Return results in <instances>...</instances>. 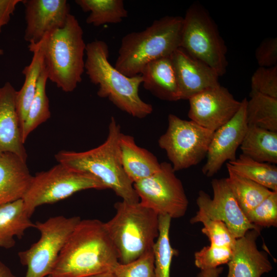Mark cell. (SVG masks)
Returning <instances> with one entry per match:
<instances>
[{"label":"cell","mask_w":277,"mask_h":277,"mask_svg":"<svg viewBox=\"0 0 277 277\" xmlns=\"http://www.w3.org/2000/svg\"><path fill=\"white\" fill-rule=\"evenodd\" d=\"M233 248L208 245L194 253V264L201 270L213 269L227 264L231 260Z\"/></svg>","instance_id":"obj_33"},{"label":"cell","mask_w":277,"mask_h":277,"mask_svg":"<svg viewBox=\"0 0 277 277\" xmlns=\"http://www.w3.org/2000/svg\"><path fill=\"white\" fill-rule=\"evenodd\" d=\"M171 164L161 163L160 170L152 175L133 183L139 202L158 214L171 219L183 216L189 201L181 180Z\"/></svg>","instance_id":"obj_11"},{"label":"cell","mask_w":277,"mask_h":277,"mask_svg":"<svg viewBox=\"0 0 277 277\" xmlns=\"http://www.w3.org/2000/svg\"><path fill=\"white\" fill-rule=\"evenodd\" d=\"M247 99L241 101V106L234 116L214 132L207 153V161L203 173L211 177L216 173L226 162L234 161L236 152L241 146L248 124L246 118Z\"/></svg>","instance_id":"obj_14"},{"label":"cell","mask_w":277,"mask_h":277,"mask_svg":"<svg viewBox=\"0 0 277 277\" xmlns=\"http://www.w3.org/2000/svg\"><path fill=\"white\" fill-rule=\"evenodd\" d=\"M26 162L12 153L0 155V206L23 199L33 177Z\"/></svg>","instance_id":"obj_19"},{"label":"cell","mask_w":277,"mask_h":277,"mask_svg":"<svg viewBox=\"0 0 277 277\" xmlns=\"http://www.w3.org/2000/svg\"><path fill=\"white\" fill-rule=\"evenodd\" d=\"M183 25V17L165 16L142 31L127 34L114 67L127 76H134L150 62L170 56L181 46Z\"/></svg>","instance_id":"obj_4"},{"label":"cell","mask_w":277,"mask_h":277,"mask_svg":"<svg viewBox=\"0 0 277 277\" xmlns=\"http://www.w3.org/2000/svg\"><path fill=\"white\" fill-rule=\"evenodd\" d=\"M25 7L24 39L30 45L40 42L44 37L65 25L70 14L66 0H23Z\"/></svg>","instance_id":"obj_15"},{"label":"cell","mask_w":277,"mask_h":277,"mask_svg":"<svg viewBox=\"0 0 277 277\" xmlns=\"http://www.w3.org/2000/svg\"><path fill=\"white\" fill-rule=\"evenodd\" d=\"M88 277H115L112 272H107L96 274Z\"/></svg>","instance_id":"obj_40"},{"label":"cell","mask_w":277,"mask_h":277,"mask_svg":"<svg viewBox=\"0 0 277 277\" xmlns=\"http://www.w3.org/2000/svg\"><path fill=\"white\" fill-rule=\"evenodd\" d=\"M141 75L145 89L155 97L170 102L180 100L171 55L150 62L145 66Z\"/></svg>","instance_id":"obj_20"},{"label":"cell","mask_w":277,"mask_h":277,"mask_svg":"<svg viewBox=\"0 0 277 277\" xmlns=\"http://www.w3.org/2000/svg\"><path fill=\"white\" fill-rule=\"evenodd\" d=\"M22 0H0V33L2 28L9 22L17 5Z\"/></svg>","instance_id":"obj_37"},{"label":"cell","mask_w":277,"mask_h":277,"mask_svg":"<svg viewBox=\"0 0 277 277\" xmlns=\"http://www.w3.org/2000/svg\"><path fill=\"white\" fill-rule=\"evenodd\" d=\"M115 215L105 223L121 263L130 262L152 250L159 235V215L140 202L114 204Z\"/></svg>","instance_id":"obj_6"},{"label":"cell","mask_w":277,"mask_h":277,"mask_svg":"<svg viewBox=\"0 0 277 277\" xmlns=\"http://www.w3.org/2000/svg\"><path fill=\"white\" fill-rule=\"evenodd\" d=\"M240 147L242 154L254 160L277 163V132L248 125Z\"/></svg>","instance_id":"obj_24"},{"label":"cell","mask_w":277,"mask_h":277,"mask_svg":"<svg viewBox=\"0 0 277 277\" xmlns=\"http://www.w3.org/2000/svg\"><path fill=\"white\" fill-rule=\"evenodd\" d=\"M4 54V51L0 48V56L3 55Z\"/></svg>","instance_id":"obj_41"},{"label":"cell","mask_w":277,"mask_h":277,"mask_svg":"<svg viewBox=\"0 0 277 277\" xmlns=\"http://www.w3.org/2000/svg\"><path fill=\"white\" fill-rule=\"evenodd\" d=\"M171 221L168 215H159V235L153 247L154 277H170L172 258L177 253L170 242Z\"/></svg>","instance_id":"obj_30"},{"label":"cell","mask_w":277,"mask_h":277,"mask_svg":"<svg viewBox=\"0 0 277 277\" xmlns=\"http://www.w3.org/2000/svg\"><path fill=\"white\" fill-rule=\"evenodd\" d=\"M168 128L158 144L164 149L175 171L200 163L207 155L214 132L193 121L170 114Z\"/></svg>","instance_id":"obj_10"},{"label":"cell","mask_w":277,"mask_h":277,"mask_svg":"<svg viewBox=\"0 0 277 277\" xmlns=\"http://www.w3.org/2000/svg\"><path fill=\"white\" fill-rule=\"evenodd\" d=\"M180 100H189L208 88L217 86L219 76L209 66L192 57L181 47L171 55Z\"/></svg>","instance_id":"obj_16"},{"label":"cell","mask_w":277,"mask_h":277,"mask_svg":"<svg viewBox=\"0 0 277 277\" xmlns=\"http://www.w3.org/2000/svg\"><path fill=\"white\" fill-rule=\"evenodd\" d=\"M89 189L107 188L92 174L58 163L49 170L38 172L33 176L22 200L25 211L31 217L38 206L57 202L76 192Z\"/></svg>","instance_id":"obj_8"},{"label":"cell","mask_w":277,"mask_h":277,"mask_svg":"<svg viewBox=\"0 0 277 277\" xmlns=\"http://www.w3.org/2000/svg\"><path fill=\"white\" fill-rule=\"evenodd\" d=\"M44 64L48 80L65 92L82 81L86 44L78 20L69 14L63 27L43 38Z\"/></svg>","instance_id":"obj_5"},{"label":"cell","mask_w":277,"mask_h":277,"mask_svg":"<svg viewBox=\"0 0 277 277\" xmlns=\"http://www.w3.org/2000/svg\"><path fill=\"white\" fill-rule=\"evenodd\" d=\"M180 47L219 76L226 73L227 47L214 21L198 3L190 6L183 17Z\"/></svg>","instance_id":"obj_7"},{"label":"cell","mask_w":277,"mask_h":277,"mask_svg":"<svg viewBox=\"0 0 277 277\" xmlns=\"http://www.w3.org/2000/svg\"><path fill=\"white\" fill-rule=\"evenodd\" d=\"M190 222L191 224L202 223L203 224L201 231L209 239L210 245L234 248L236 239L224 222L210 220L200 211L196 212Z\"/></svg>","instance_id":"obj_31"},{"label":"cell","mask_w":277,"mask_h":277,"mask_svg":"<svg viewBox=\"0 0 277 277\" xmlns=\"http://www.w3.org/2000/svg\"><path fill=\"white\" fill-rule=\"evenodd\" d=\"M48 277H51L50 275H48Z\"/></svg>","instance_id":"obj_42"},{"label":"cell","mask_w":277,"mask_h":277,"mask_svg":"<svg viewBox=\"0 0 277 277\" xmlns=\"http://www.w3.org/2000/svg\"><path fill=\"white\" fill-rule=\"evenodd\" d=\"M246 105L248 125L277 132V98L253 91Z\"/></svg>","instance_id":"obj_26"},{"label":"cell","mask_w":277,"mask_h":277,"mask_svg":"<svg viewBox=\"0 0 277 277\" xmlns=\"http://www.w3.org/2000/svg\"><path fill=\"white\" fill-rule=\"evenodd\" d=\"M188 101L190 120L213 132L229 122L241 105V101L235 99L220 84L203 91Z\"/></svg>","instance_id":"obj_13"},{"label":"cell","mask_w":277,"mask_h":277,"mask_svg":"<svg viewBox=\"0 0 277 277\" xmlns=\"http://www.w3.org/2000/svg\"><path fill=\"white\" fill-rule=\"evenodd\" d=\"M25 210L22 199L0 206V247L9 249L14 246L15 237L21 238L25 231L34 227Z\"/></svg>","instance_id":"obj_23"},{"label":"cell","mask_w":277,"mask_h":277,"mask_svg":"<svg viewBox=\"0 0 277 277\" xmlns=\"http://www.w3.org/2000/svg\"><path fill=\"white\" fill-rule=\"evenodd\" d=\"M0 277H16L10 269L1 260Z\"/></svg>","instance_id":"obj_39"},{"label":"cell","mask_w":277,"mask_h":277,"mask_svg":"<svg viewBox=\"0 0 277 277\" xmlns=\"http://www.w3.org/2000/svg\"><path fill=\"white\" fill-rule=\"evenodd\" d=\"M85 70L91 82L98 86L97 95L107 98L121 110L134 117L143 118L150 114L153 107L139 96L142 84L141 74L127 76L109 62L106 43L95 40L86 44Z\"/></svg>","instance_id":"obj_3"},{"label":"cell","mask_w":277,"mask_h":277,"mask_svg":"<svg viewBox=\"0 0 277 277\" xmlns=\"http://www.w3.org/2000/svg\"><path fill=\"white\" fill-rule=\"evenodd\" d=\"M82 10L90 12L86 23L95 27L121 23L128 16L123 0H76Z\"/></svg>","instance_id":"obj_27"},{"label":"cell","mask_w":277,"mask_h":277,"mask_svg":"<svg viewBox=\"0 0 277 277\" xmlns=\"http://www.w3.org/2000/svg\"><path fill=\"white\" fill-rule=\"evenodd\" d=\"M119 150L123 169L133 183L147 178L161 167L156 156L135 143L133 136L121 133Z\"/></svg>","instance_id":"obj_21"},{"label":"cell","mask_w":277,"mask_h":277,"mask_svg":"<svg viewBox=\"0 0 277 277\" xmlns=\"http://www.w3.org/2000/svg\"><path fill=\"white\" fill-rule=\"evenodd\" d=\"M250 223L262 229L277 226V191L272 193L245 214Z\"/></svg>","instance_id":"obj_32"},{"label":"cell","mask_w":277,"mask_h":277,"mask_svg":"<svg viewBox=\"0 0 277 277\" xmlns=\"http://www.w3.org/2000/svg\"><path fill=\"white\" fill-rule=\"evenodd\" d=\"M255 56L259 67L277 66V38L264 39L256 48Z\"/></svg>","instance_id":"obj_36"},{"label":"cell","mask_w":277,"mask_h":277,"mask_svg":"<svg viewBox=\"0 0 277 277\" xmlns=\"http://www.w3.org/2000/svg\"><path fill=\"white\" fill-rule=\"evenodd\" d=\"M223 270V268L221 267L213 269L202 270L195 277H219Z\"/></svg>","instance_id":"obj_38"},{"label":"cell","mask_w":277,"mask_h":277,"mask_svg":"<svg viewBox=\"0 0 277 277\" xmlns=\"http://www.w3.org/2000/svg\"><path fill=\"white\" fill-rule=\"evenodd\" d=\"M119 263L105 223L82 220L64 245L51 277H88L112 272Z\"/></svg>","instance_id":"obj_1"},{"label":"cell","mask_w":277,"mask_h":277,"mask_svg":"<svg viewBox=\"0 0 277 277\" xmlns=\"http://www.w3.org/2000/svg\"><path fill=\"white\" fill-rule=\"evenodd\" d=\"M213 198L203 190L196 199L199 211L208 219L224 222L237 239L248 230H261L249 222L241 209L226 179H214L211 182Z\"/></svg>","instance_id":"obj_12"},{"label":"cell","mask_w":277,"mask_h":277,"mask_svg":"<svg viewBox=\"0 0 277 277\" xmlns=\"http://www.w3.org/2000/svg\"><path fill=\"white\" fill-rule=\"evenodd\" d=\"M48 80L44 64L43 70L38 80L35 94L22 129V137L24 143L34 129L50 117L49 100L46 91Z\"/></svg>","instance_id":"obj_29"},{"label":"cell","mask_w":277,"mask_h":277,"mask_svg":"<svg viewBox=\"0 0 277 277\" xmlns=\"http://www.w3.org/2000/svg\"><path fill=\"white\" fill-rule=\"evenodd\" d=\"M228 184L245 214L252 210L273 191L228 169Z\"/></svg>","instance_id":"obj_28"},{"label":"cell","mask_w":277,"mask_h":277,"mask_svg":"<svg viewBox=\"0 0 277 277\" xmlns=\"http://www.w3.org/2000/svg\"><path fill=\"white\" fill-rule=\"evenodd\" d=\"M120 126L112 117L106 141L99 146L83 152L61 150L55 155L58 163L97 177L123 201L139 202L133 183L125 173L121 161L119 138Z\"/></svg>","instance_id":"obj_2"},{"label":"cell","mask_w":277,"mask_h":277,"mask_svg":"<svg viewBox=\"0 0 277 277\" xmlns=\"http://www.w3.org/2000/svg\"><path fill=\"white\" fill-rule=\"evenodd\" d=\"M17 91L10 82L0 87V155L14 153L27 162L16 108Z\"/></svg>","instance_id":"obj_18"},{"label":"cell","mask_w":277,"mask_h":277,"mask_svg":"<svg viewBox=\"0 0 277 277\" xmlns=\"http://www.w3.org/2000/svg\"><path fill=\"white\" fill-rule=\"evenodd\" d=\"M152 250L127 263H118L113 273L115 277H154Z\"/></svg>","instance_id":"obj_34"},{"label":"cell","mask_w":277,"mask_h":277,"mask_svg":"<svg viewBox=\"0 0 277 277\" xmlns=\"http://www.w3.org/2000/svg\"><path fill=\"white\" fill-rule=\"evenodd\" d=\"M28 48L33 53V57L30 64L22 71L25 81L21 89L17 91L16 96V108L21 132L44 67L43 38L37 44H29Z\"/></svg>","instance_id":"obj_22"},{"label":"cell","mask_w":277,"mask_h":277,"mask_svg":"<svg viewBox=\"0 0 277 277\" xmlns=\"http://www.w3.org/2000/svg\"><path fill=\"white\" fill-rule=\"evenodd\" d=\"M227 169L273 191H277V167L260 162L243 154L226 164Z\"/></svg>","instance_id":"obj_25"},{"label":"cell","mask_w":277,"mask_h":277,"mask_svg":"<svg viewBox=\"0 0 277 277\" xmlns=\"http://www.w3.org/2000/svg\"><path fill=\"white\" fill-rule=\"evenodd\" d=\"M81 220L79 216L59 215L35 223L34 228L40 233L39 240L18 253L21 263L27 268L25 277L51 274L64 245Z\"/></svg>","instance_id":"obj_9"},{"label":"cell","mask_w":277,"mask_h":277,"mask_svg":"<svg viewBox=\"0 0 277 277\" xmlns=\"http://www.w3.org/2000/svg\"><path fill=\"white\" fill-rule=\"evenodd\" d=\"M260 230H248L236 239L227 277H261L272 269L266 252L259 250L256 240Z\"/></svg>","instance_id":"obj_17"},{"label":"cell","mask_w":277,"mask_h":277,"mask_svg":"<svg viewBox=\"0 0 277 277\" xmlns=\"http://www.w3.org/2000/svg\"><path fill=\"white\" fill-rule=\"evenodd\" d=\"M251 91L277 98V66L259 67L251 79Z\"/></svg>","instance_id":"obj_35"}]
</instances>
